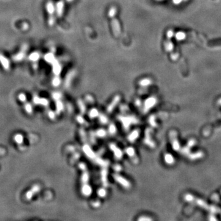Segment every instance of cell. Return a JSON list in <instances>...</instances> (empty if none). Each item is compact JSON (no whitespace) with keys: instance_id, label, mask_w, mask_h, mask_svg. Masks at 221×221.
<instances>
[{"instance_id":"6da1fadb","label":"cell","mask_w":221,"mask_h":221,"mask_svg":"<svg viewBox=\"0 0 221 221\" xmlns=\"http://www.w3.org/2000/svg\"><path fill=\"white\" fill-rule=\"evenodd\" d=\"M113 178L119 185H120L123 188L128 190L132 187V184L130 182L125 178L121 175L115 173L113 175Z\"/></svg>"},{"instance_id":"7a4b0ae2","label":"cell","mask_w":221,"mask_h":221,"mask_svg":"<svg viewBox=\"0 0 221 221\" xmlns=\"http://www.w3.org/2000/svg\"><path fill=\"white\" fill-rule=\"evenodd\" d=\"M125 152L128 156V157L130 159L132 162L135 164H138L139 162L138 157L136 155L135 149L132 147H127L125 149Z\"/></svg>"},{"instance_id":"3957f363","label":"cell","mask_w":221,"mask_h":221,"mask_svg":"<svg viewBox=\"0 0 221 221\" xmlns=\"http://www.w3.org/2000/svg\"><path fill=\"white\" fill-rule=\"evenodd\" d=\"M110 18H111V26L113 33L115 36H119L121 33L120 24L119 21L117 18H115V17Z\"/></svg>"},{"instance_id":"277c9868","label":"cell","mask_w":221,"mask_h":221,"mask_svg":"<svg viewBox=\"0 0 221 221\" xmlns=\"http://www.w3.org/2000/svg\"><path fill=\"white\" fill-rule=\"evenodd\" d=\"M109 148L110 149L114 154V157L118 159V160H120L122 157H123V152L122 151L121 149L117 146L115 144L111 143L109 144Z\"/></svg>"},{"instance_id":"5b68a950","label":"cell","mask_w":221,"mask_h":221,"mask_svg":"<svg viewBox=\"0 0 221 221\" xmlns=\"http://www.w3.org/2000/svg\"><path fill=\"white\" fill-rule=\"evenodd\" d=\"M76 74V71L75 69L71 70L68 73L65 77V80H64V86L66 88H68L71 86V83L73 82V80Z\"/></svg>"},{"instance_id":"8992f818","label":"cell","mask_w":221,"mask_h":221,"mask_svg":"<svg viewBox=\"0 0 221 221\" xmlns=\"http://www.w3.org/2000/svg\"><path fill=\"white\" fill-rule=\"evenodd\" d=\"M155 102H156V99L153 96L149 97V98L146 99L144 103V106H143L144 113H146L149 111V110L151 109V108L155 105Z\"/></svg>"},{"instance_id":"52a82bcc","label":"cell","mask_w":221,"mask_h":221,"mask_svg":"<svg viewBox=\"0 0 221 221\" xmlns=\"http://www.w3.org/2000/svg\"><path fill=\"white\" fill-rule=\"evenodd\" d=\"M121 120L122 123H123V126L125 128H128L130 124L133 123L137 122V120L133 116H128V117H121Z\"/></svg>"},{"instance_id":"ba28073f","label":"cell","mask_w":221,"mask_h":221,"mask_svg":"<svg viewBox=\"0 0 221 221\" xmlns=\"http://www.w3.org/2000/svg\"><path fill=\"white\" fill-rule=\"evenodd\" d=\"M81 191L82 194V195L84 197H89L92 193V188L91 186L89 185V183H84L82 184Z\"/></svg>"},{"instance_id":"9c48e42d","label":"cell","mask_w":221,"mask_h":221,"mask_svg":"<svg viewBox=\"0 0 221 221\" xmlns=\"http://www.w3.org/2000/svg\"><path fill=\"white\" fill-rule=\"evenodd\" d=\"M141 131L140 129H135L133 132H132L130 133L127 137V140L129 142H134L137 140L139 138V136L140 135Z\"/></svg>"},{"instance_id":"30bf717a","label":"cell","mask_w":221,"mask_h":221,"mask_svg":"<svg viewBox=\"0 0 221 221\" xmlns=\"http://www.w3.org/2000/svg\"><path fill=\"white\" fill-rule=\"evenodd\" d=\"M120 100V96L119 95H116L114 97L113 101L110 102L109 105L107 108V112L110 113H111L115 106L118 105Z\"/></svg>"},{"instance_id":"8fae6325","label":"cell","mask_w":221,"mask_h":221,"mask_svg":"<svg viewBox=\"0 0 221 221\" xmlns=\"http://www.w3.org/2000/svg\"><path fill=\"white\" fill-rule=\"evenodd\" d=\"M64 8V3L63 0H60L55 6V12L58 17H61L63 16Z\"/></svg>"},{"instance_id":"7c38bea8","label":"cell","mask_w":221,"mask_h":221,"mask_svg":"<svg viewBox=\"0 0 221 221\" xmlns=\"http://www.w3.org/2000/svg\"><path fill=\"white\" fill-rule=\"evenodd\" d=\"M53 72L56 76H59L62 71V67L60 63L55 60L53 63Z\"/></svg>"},{"instance_id":"4fadbf2b","label":"cell","mask_w":221,"mask_h":221,"mask_svg":"<svg viewBox=\"0 0 221 221\" xmlns=\"http://www.w3.org/2000/svg\"><path fill=\"white\" fill-rule=\"evenodd\" d=\"M152 82V80L151 79H149V78H144V79H141L139 81L138 84L141 87H147L150 86Z\"/></svg>"},{"instance_id":"5bb4252c","label":"cell","mask_w":221,"mask_h":221,"mask_svg":"<svg viewBox=\"0 0 221 221\" xmlns=\"http://www.w3.org/2000/svg\"><path fill=\"white\" fill-rule=\"evenodd\" d=\"M47 11L50 16H54V14L55 12V6L50 1L48 2L47 4Z\"/></svg>"},{"instance_id":"9a60e30c","label":"cell","mask_w":221,"mask_h":221,"mask_svg":"<svg viewBox=\"0 0 221 221\" xmlns=\"http://www.w3.org/2000/svg\"><path fill=\"white\" fill-rule=\"evenodd\" d=\"M89 117L91 119L96 118H97V117H99V115H100L99 111L95 108L91 109L90 110L89 113Z\"/></svg>"},{"instance_id":"2e32d148","label":"cell","mask_w":221,"mask_h":221,"mask_svg":"<svg viewBox=\"0 0 221 221\" xmlns=\"http://www.w3.org/2000/svg\"><path fill=\"white\" fill-rule=\"evenodd\" d=\"M95 135H96V137L104 138V137H105V136H106L107 132H106V130H105L99 129V130H97L95 132Z\"/></svg>"},{"instance_id":"e0dca14e","label":"cell","mask_w":221,"mask_h":221,"mask_svg":"<svg viewBox=\"0 0 221 221\" xmlns=\"http://www.w3.org/2000/svg\"><path fill=\"white\" fill-rule=\"evenodd\" d=\"M97 194L101 198H105L107 195V191L105 188H100L97 191Z\"/></svg>"},{"instance_id":"ac0fdd59","label":"cell","mask_w":221,"mask_h":221,"mask_svg":"<svg viewBox=\"0 0 221 221\" xmlns=\"http://www.w3.org/2000/svg\"><path fill=\"white\" fill-rule=\"evenodd\" d=\"M61 79L60 77H59V76H56V77H55L54 78V79L52 81V84L53 86H55V87H58V86L60 85L61 84Z\"/></svg>"},{"instance_id":"d6986e66","label":"cell","mask_w":221,"mask_h":221,"mask_svg":"<svg viewBox=\"0 0 221 221\" xmlns=\"http://www.w3.org/2000/svg\"><path fill=\"white\" fill-rule=\"evenodd\" d=\"M77 103H78V106L80 107L81 112V113H85L86 110V107L85 104H84V103L82 101V100H79L77 101Z\"/></svg>"},{"instance_id":"ffe728a7","label":"cell","mask_w":221,"mask_h":221,"mask_svg":"<svg viewBox=\"0 0 221 221\" xmlns=\"http://www.w3.org/2000/svg\"><path fill=\"white\" fill-rule=\"evenodd\" d=\"M45 60H46L48 62L52 63L56 59L53 54H47V55H46V56H45Z\"/></svg>"},{"instance_id":"44dd1931","label":"cell","mask_w":221,"mask_h":221,"mask_svg":"<svg viewBox=\"0 0 221 221\" xmlns=\"http://www.w3.org/2000/svg\"><path fill=\"white\" fill-rule=\"evenodd\" d=\"M175 37L177 39L178 41H182L184 40L186 38V35L183 32H178V33L175 35Z\"/></svg>"},{"instance_id":"7402d4cb","label":"cell","mask_w":221,"mask_h":221,"mask_svg":"<svg viewBox=\"0 0 221 221\" xmlns=\"http://www.w3.org/2000/svg\"><path fill=\"white\" fill-rule=\"evenodd\" d=\"M165 49L168 52H170L173 49V44L171 41H167L165 44Z\"/></svg>"},{"instance_id":"603a6c76","label":"cell","mask_w":221,"mask_h":221,"mask_svg":"<svg viewBox=\"0 0 221 221\" xmlns=\"http://www.w3.org/2000/svg\"><path fill=\"white\" fill-rule=\"evenodd\" d=\"M116 12H117V10H116V8H114V7H111L109 10V12H108V15H109V17L110 18H112V17H114L115 16V14H116Z\"/></svg>"},{"instance_id":"cb8c5ba5","label":"cell","mask_w":221,"mask_h":221,"mask_svg":"<svg viewBox=\"0 0 221 221\" xmlns=\"http://www.w3.org/2000/svg\"><path fill=\"white\" fill-rule=\"evenodd\" d=\"M116 127L114 124H110L109 127V133L111 135H114L116 132Z\"/></svg>"},{"instance_id":"d4e9b609","label":"cell","mask_w":221,"mask_h":221,"mask_svg":"<svg viewBox=\"0 0 221 221\" xmlns=\"http://www.w3.org/2000/svg\"><path fill=\"white\" fill-rule=\"evenodd\" d=\"M63 108H64V106H63V103L60 100H57V108L58 110H59V112L62 111V110L63 109Z\"/></svg>"},{"instance_id":"484cf974","label":"cell","mask_w":221,"mask_h":221,"mask_svg":"<svg viewBox=\"0 0 221 221\" xmlns=\"http://www.w3.org/2000/svg\"><path fill=\"white\" fill-rule=\"evenodd\" d=\"M99 119L101 123H104V124H105V123H106L108 122V118L105 115H100Z\"/></svg>"},{"instance_id":"4316f807","label":"cell","mask_w":221,"mask_h":221,"mask_svg":"<svg viewBox=\"0 0 221 221\" xmlns=\"http://www.w3.org/2000/svg\"><path fill=\"white\" fill-rule=\"evenodd\" d=\"M62 93H59V92H56V93H54V95H53V98L54 99L55 98V100H60V98H62Z\"/></svg>"},{"instance_id":"83f0119b","label":"cell","mask_w":221,"mask_h":221,"mask_svg":"<svg viewBox=\"0 0 221 221\" xmlns=\"http://www.w3.org/2000/svg\"><path fill=\"white\" fill-rule=\"evenodd\" d=\"M152 220L151 218L149 217L148 216H141L138 219V220H140V221H144V220Z\"/></svg>"},{"instance_id":"f1b7e54d","label":"cell","mask_w":221,"mask_h":221,"mask_svg":"<svg viewBox=\"0 0 221 221\" xmlns=\"http://www.w3.org/2000/svg\"><path fill=\"white\" fill-rule=\"evenodd\" d=\"M93 202L92 203V205L93 207H96L98 208L100 206V201H98V200H94V201H92Z\"/></svg>"},{"instance_id":"f546056e","label":"cell","mask_w":221,"mask_h":221,"mask_svg":"<svg viewBox=\"0 0 221 221\" xmlns=\"http://www.w3.org/2000/svg\"><path fill=\"white\" fill-rule=\"evenodd\" d=\"M77 120L78 121V122H79L80 123H82V124H84V123H85V120H84L81 116H77Z\"/></svg>"},{"instance_id":"4dcf8cb0","label":"cell","mask_w":221,"mask_h":221,"mask_svg":"<svg viewBox=\"0 0 221 221\" xmlns=\"http://www.w3.org/2000/svg\"><path fill=\"white\" fill-rule=\"evenodd\" d=\"M174 33H173V31H171V30H169L168 32H167V37L168 38H171L173 36Z\"/></svg>"},{"instance_id":"1f68e13d","label":"cell","mask_w":221,"mask_h":221,"mask_svg":"<svg viewBox=\"0 0 221 221\" xmlns=\"http://www.w3.org/2000/svg\"><path fill=\"white\" fill-rule=\"evenodd\" d=\"M135 104H136V105L138 106H140L142 105V103H141V101L139 99H138L136 101V103Z\"/></svg>"},{"instance_id":"d6a6232c","label":"cell","mask_w":221,"mask_h":221,"mask_svg":"<svg viewBox=\"0 0 221 221\" xmlns=\"http://www.w3.org/2000/svg\"><path fill=\"white\" fill-rule=\"evenodd\" d=\"M174 4H179L183 0H173Z\"/></svg>"},{"instance_id":"836d02e7","label":"cell","mask_w":221,"mask_h":221,"mask_svg":"<svg viewBox=\"0 0 221 221\" xmlns=\"http://www.w3.org/2000/svg\"><path fill=\"white\" fill-rule=\"evenodd\" d=\"M66 1H67V2H71V1H73V0H66Z\"/></svg>"},{"instance_id":"e575fe53","label":"cell","mask_w":221,"mask_h":221,"mask_svg":"<svg viewBox=\"0 0 221 221\" xmlns=\"http://www.w3.org/2000/svg\"><path fill=\"white\" fill-rule=\"evenodd\" d=\"M157 1H162V0H157Z\"/></svg>"}]
</instances>
